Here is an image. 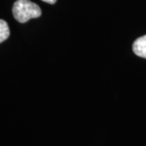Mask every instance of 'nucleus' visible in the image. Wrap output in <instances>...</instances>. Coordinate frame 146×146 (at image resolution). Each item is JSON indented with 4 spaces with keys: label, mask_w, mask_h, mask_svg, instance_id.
I'll list each match as a JSON object with an SVG mask.
<instances>
[{
    "label": "nucleus",
    "mask_w": 146,
    "mask_h": 146,
    "mask_svg": "<svg viewBox=\"0 0 146 146\" xmlns=\"http://www.w3.org/2000/svg\"><path fill=\"white\" fill-rule=\"evenodd\" d=\"M10 35V30L7 23L3 20H0V43L4 42Z\"/></svg>",
    "instance_id": "obj_3"
},
{
    "label": "nucleus",
    "mask_w": 146,
    "mask_h": 146,
    "mask_svg": "<svg viewBox=\"0 0 146 146\" xmlns=\"http://www.w3.org/2000/svg\"><path fill=\"white\" fill-rule=\"evenodd\" d=\"M12 13L18 22L25 23L30 19L40 17L42 11L39 6L29 0H17L13 5Z\"/></svg>",
    "instance_id": "obj_1"
},
{
    "label": "nucleus",
    "mask_w": 146,
    "mask_h": 146,
    "mask_svg": "<svg viewBox=\"0 0 146 146\" xmlns=\"http://www.w3.org/2000/svg\"><path fill=\"white\" fill-rule=\"evenodd\" d=\"M42 1L43 2H46L47 3H50V4H54V3H56L57 0H42Z\"/></svg>",
    "instance_id": "obj_4"
},
{
    "label": "nucleus",
    "mask_w": 146,
    "mask_h": 146,
    "mask_svg": "<svg viewBox=\"0 0 146 146\" xmlns=\"http://www.w3.org/2000/svg\"><path fill=\"white\" fill-rule=\"evenodd\" d=\"M132 50L137 56L146 58V35L136 39L132 45Z\"/></svg>",
    "instance_id": "obj_2"
}]
</instances>
